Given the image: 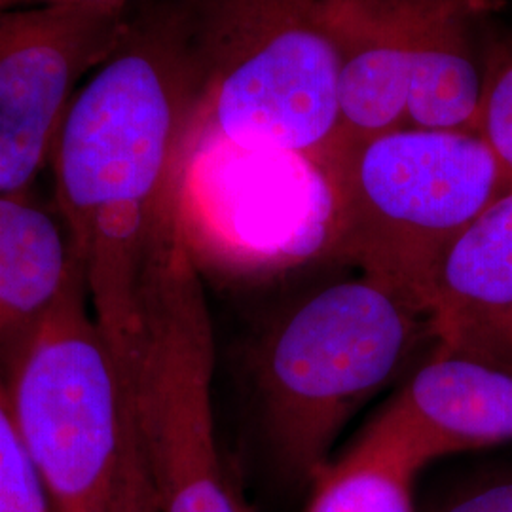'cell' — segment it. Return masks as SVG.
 <instances>
[{"label":"cell","instance_id":"6da1fadb","mask_svg":"<svg viewBox=\"0 0 512 512\" xmlns=\"http://www.w3.org/2000/svg\"><path fill=\"white\" fill-rule=\"evenodd\" d=\"M202 109L192 2H135L55 141V207L122 376L141 325L148 266L183 224L184 175Z\"/></svg>","mask_w":512,"mask_h":512},{"label":"cell","instance_id":"7a4b0ae2","mask_svg":"<svg viewBox=\"0 0 512 512\" xmlns=\"http://www.w3.org/2000/svg\"><path fill=\"white\" fill-rule=\"evenodd\" d=\"M317 169L330 194L325 253L421 308L440 255L512 186L475 131L404 128L336 143Z\"/></svg>","mask_w":512,"mask_h":512},{"label":"cell","instance_id":"3957f363","mask_svg":"<svg viewBox=\"0 0 512 512\" xmlns=\"http://www.w3.org/2000/svg\"><path fill=\"white\" fill-rule=\"evenodd\" d=\"M435 336L408 294L370 275L330 285L294 308L258 351L256 378L275 454L315 480L349 416Z\"/></svg>","mask_w":512,"mask_h":512},{"label":"cell","instance_id":"277c9868","mask_svg":"<svg viewBox=\"0 0 512 512\" xmlns=\"http://www.w3.org/2000/svg\"><path fill=\"white\" fill-rule=\"evenodd\" d=\"M329 0H192L203 69L200 131L317 165L338 137Z\"/></svg>","mask_w":512,"mask_h":512},{"label":"cell","instance_id":"5b68a950","mask_svg":"<svg viewBox=\"0 0 512 512\" xmlns=\"http://www.w3.org/2000/svg\"><path fill=\"white\" fill-rule=\"evenodd\" d=\"M126 395L158 512H251L220 458L215 336L190 239H165L148 266Z\"/></svg>","mask_w":512,"mask_h":512},{"label":"cell","instance_id":"8992f818","mask_svg":"<svg viewBox=\"0 0 512 512\" xmlns=\"http://www.w3.org/2000/svg\"><path fill=\"white\" fill-rule=\"evenodd\" d=\"M8 403L52 512H110L126 433V384L84 270L25 349Z\"/></svg>","mask_w":512,"mask_h":512},{"label":"cell","instance_id":"52a82bcc","mask_svg":"<svg viewBox=\"0 0 512 512\" xmlns=\"http://www.w3.org/2000/svg\"><path fill=\"white\" fill-rule=\"evenodd\" d=\"M131 6L0 10V194L50 169L74 97L122 37Z\"/></svg>","mask_w":512,"mask_h":512},{"label":"cell","instance_id":"ba28073f","mask_svg":"<svg viewBox=\"0 0 512 512\" xmlns=\"http://www.w3.org/2000/svg\"><path fill=\"white\" fill-rule=\"evenodd\" d=\"M512 442V372L439 348L366 425L353 448L421 469Z\"/></svg>","mask_w":512,"mask_h":512},{"label":"cell","instance_id":"9c48e42d","mask_svg":"<svg viewBox=\"0 0 512 512\" xmlns=\"http://www.w3.org/2000/svg\"><path fill=\"white\" fill-rule=\"evenodd\" d=\"M421 2H327L325 19L338 59L336 143H359L408 128L412 35Z\"/></svg>","mask_w":512,"mask_h":512},{"label":"cell","instance_id":"30bf717a","mask_svg":"<svg viewBox=\"0 0 512 512\" xmlns=\"http://www.w3.org/2000/svg\"><path fill=\"white\" fill-rule=\"evenodd\" d=\"M423 308L439 348L492 361L512 330V186L440 255Z\"/></svg>","mask_w":512,"mask_h":512},{"label":"cell","instance_id":"8fae6325","mask_svg":"<svg viewBox=\"0 0 512 512\" xmlns=\"http://www.w3.org/2000/svg\"><path fill=\"white\" fill-rule=\"evenodd\" d=\"M82 270L55 203L0 194V385Z\"/></svg>","mask_w":512,"mask_h":512},{"label":"cell","instance_id":"7c38bea8","mask_svg":"<svg viewBox=\"0 0 512 512\" xmlns=\"http://www.w3.org/2000/svg\"><path fill=\"white\" fill-rule=\"evenodd\" d=\"M482 0H423L412 35L408 128L475 131L484 69L471 21Z\"/></svg>","mask_w":512,"mask_h":512},{"label":"cell","instance_id":"4fadbf2b","mask_svg":"<svg viewBox=\"0 0 512 512\" xmlns=\"http://www.w3.org/2000/svg\"><path fill=\"white\" fill-rule=\"evenodd\" d=\"M416 476L399 459L351 446L313 480L308 512H416Z\"/></svg>","mask_w":512,"mask_h":512},{"label":"cell","instance_id":"5bb4252c","mask_svg":"<svg viewBox=\"0 0 512 512\" xmlns=\"http://www.w3.org/2000/svg\"><path fill=\"white\" fill-rule=\"evenodd\" d=\"M476 133L512 184V37L494 44L486 59Z\"/></svg>","mask_w":512,"mask_h":512},{"label":"cell","instance_id":"9a60e30c","mask_svg":"<svg viewBox=\"0 0 512 512\" xmlns=\"http://www.w3.org/2000/svg\"><path fill=\"white\" fill-rule=\"evenodd\" d=\"M0 512H52L0 385Z\"/></svg>","mask_w":512,"mask_h":512},{"label":"cell","instance_id":"2e32d148","mask_svg":"<svg viewBox=\"0 0 512 512\" xmlns=\"http://www.w3.org/2000/svg\"><path fill=\"white\" fill-rule=\"evenodd\" d=\"M126 404H128L126 433H124L118 475L114 482L110 512H158L152 482L148 475L147 461L137 437L128 397H126Z\"/></svg>","mask_w":512,"mask_h":512},{"label":"cell","instance_id":"e0dca14e","mask_svg":"<svg viewBox=\"0 0 512 512\" xmlns=\"http://www.w3.org/2000/svg\"><path fill=\"white\" fill-rule=\"evenodd\" d=\"M433 512H512V469L461 490Z\"/></svg>","mask_w":512,"mask_h":512},{"label":"cell","instance_id":"ac0fdd59","mask_svg":"<svg viewBox=\"0 0 512 512\" xmlns=\"http://www.w3.org/2000/svg\"><path fill=\"white\" fill-rule=\"evenodd\" d=\"M137 0H0V10L27 6H133Z\"/></svg>","mask_w":512,"mask_h":512},{"label":"cell","instance_id":"d6986e66","mask_svg":"<svg viewBox=\"0 0 512 512\" xmlns=\"http://www.w3.org/2000/svg\"><path fill=\"white\" fill-rule=\"evenodd\" d=\"M490 365L501 366V368L512 372V330L509 332V336L501 342V346L497 348V351H495Z\"/></svg>","mask_w":512,"mask_h":512},{"label":"cell","instance_id":"ffe728a7","mask_svg":"<svg viewBox=\"0 0 512 512\" xmlns=\"http://www.w3.org/2000/svg\"><path fill=\"white\" fill-rule=\"evenodd\" d=\"M482 2L488 6V4H490V2H494V0H482Z\"/></svg>","mask_w":512,"mask_h":512}]
</instances>
